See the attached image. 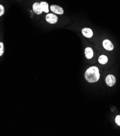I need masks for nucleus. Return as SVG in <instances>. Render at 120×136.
<instances>
[{
  "label": "nucleus",
  "instance_id": "nucleus-1",
  "mask_svg": "<svg viewBox=\"0 0 120 136\" xmlns=\"http://www.w3.org/2000/svg\"><path fill=\"white\" fill-rule=\"evenodd\" d=\"M86 80L90 83L97 82L100 78L99 69L97 67H91L88 68L85 73Z\"/></svg>",
  "mask_w": 120,
  "mask_h": 136
},
{
  "label": "nucleus",
  "instance_id": "nucleus-2",
  "mask_svg": "<svg viewBox=\"0 0 120 136\" xmlns=\"http://www.w3.org/2000/svg\"><path fill=\"white\" fill-rule=\"evenodd\" d=\"M46 20L47 21V22L51 23V24H54L58 22V18L56 15L54 14H48L46 16Z\"/></svg>",
  "mask_w": 120,
  "mask_h": 136
},
{
  "label": "nucleus",
  "instance_id": "nucleus-3",
  "mask_svg": "<svg viewBox=\"0 0 120 136\" xmlns=\"http://www.w3.org/2000/svg\"><path fill=\"white\" fill-rule=\"evenodd\" d=\"M105 82L108 86L110 87L113 86L116 83V78L115 76L111 74L108 75L105 79Z\"/></svg>",
  "mask_w": 120,
  "mask_h": 136
},
{
  "label": "nucleus",
  "instance_id": "nucleus-4",
  "mask_svg": "<svg viewBox=\"0 0 120 136\" xmlns=\"http://www.w3.org/2000/svg\"><path fill=\"white\" fill-rule=\"evenodd\" d=\"M50 9L55 14L62 15L64 13L63 9L60 6H59L58 5H52L50 6Z\"/></svg>",
  "mask_w": 120,
  "mask_h": 136
},
{
  "label": "nucleus",
  "instance_id": "nucleus-5",
  "mask_svg": "<svg viewBox=\"0 0 120 136\" xmlns=\"http://www.w3.org/2000/svg\"><path fill=\"white\" fill-rule=\"evenodd\" d=\"M103 46L107 50H112L114 49V46L112 42L109 40H104L103 42Z\"/></svg>",
  "mask_w": 120,
  "mask_h": 136
},
{
  "label": "nucleus",
  "instance_id": "nucleus-6",
  "mask_svg": "<svg viewBox=\"0 0 120 136\" xmlns=\"http://www.w3.org/2000/svg\"><path fill=\"white\" fill-rule=\"evenodd\" d=\"M33 9L34 12L36 14H41L42 12V10L41 7L40 3L38 2H35L33 5Z\"/></svg>",
  "mask_w": 120,
  "mask_h": 136
},
{
  "label": "nucleus",
  "instance_id": "nucleus-7",
  "mask_svg": "<svg viewBox=\"0 0 120 136\" xmlns=\"http://www.w3.org/2000/svg\"><path fill=\"white\" fill-rule=\"evenodd\" d=\"M82 34L87 38H91L93 35V32L90 28H84L82 30Z\"/></svg>",
  "mask_w": 120,
  "mask_h": 136
},
{
  "label": "nucleus",
  "instance_id": "nucleus-8",
  "mask_svg": "<svg viewBox=\"0 0 120 136\" xmlns=\"http://www.w3.org/2000/svg\"><path fill=\"white\" fill-rule=\"evenodd\" d=\"M85 55L88 59H91L94 55L93 49L90 47L86 48L85 49Z\"/></svg>",
  "mask_w": 120,
  "mask_h": 136
},
{
  "label": "nucleus",
  "instance_id": "nucleus-9",
  "mask_svg": "<svg viewBox=\"0 0 120 136\" xmlns=\"http://www.w3.org/2000/svg\"><path fill=\"white\" fill-rule=\"evenodd\" d=\"M108 57L104 55H101L99 57V59H98V62L102 64H106L107 62H108Z\"/></svg>",
  "mask_w": 120,
  "mask_h": 136
},
{
  "label": "nucleus",
  "instance_id": "nucleus-10",
  "mask_svg": "<svg viewBox=\"0 0 120 136\" xmlns=\"http://www.w3.org/2000/svg\"><path fill=\"white\" fill-rule=\"evenodd\" d=\"M41 7L43 11L45 12H49V8H48V4L46 2H41L40 3Z\"/></svg>",
  "mask_w": 120,
  "mask_h": 136
},
{
  "label": "nucleus",
  "instance_id": "nucleus-11",
  "mask_svg": "<svg viewBox=\"0 0 120 136\" xmlns=\"http://www.w3.org/2000/svg\"><path fill=\"white\" fill-rule=\"evenodd\" d=\"M4 52V46L2 42H0V56H2Z\"/></svg>",
  "mask_w": 120,
  "mask_h": 136
},
{
  "label": "nucleus",
  "instance_id": "nucleus-12",
  "mask_svg": "<svg viewBox=\"0 0 120 136\" xmlns=\"http://www.w3.org/2000/svg\"><path fill=\"white\" fill-rule=\"evenodd\" d=\"M4 12V8L2 5L0 4V16L3 15Z\"/></svg>",
  "mask_w": 120,
  "mask_h": 136
},
{
  "label": "nucleus",
  "instance_id": "nucleus-13",
  "mask_svg": "<svg viewBox=\"0 0 120 136\" xmlns=\"http://www.w3.org/2000/svg\"><path fill=\"white\" fill-rule=\"evenodd\" d=\"M115 122L117 125L120 126V115L116 116L115 118Z\"/></svg>",
  "mask_w": 120,
  "mask_h": 136
}]
</instances>
